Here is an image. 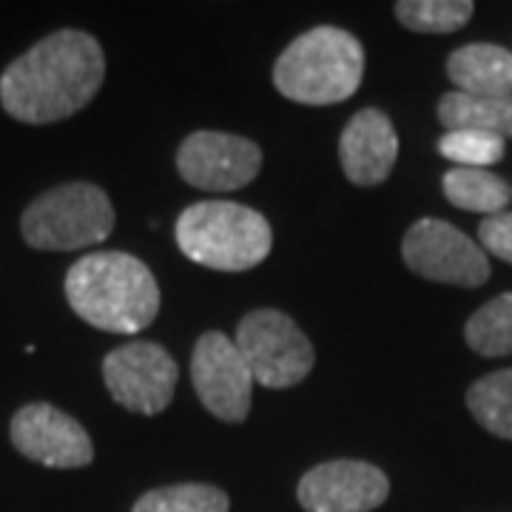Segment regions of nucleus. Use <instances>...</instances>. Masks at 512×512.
<instances>
[{"instance_id":"f257e3e1","label":"nucleus","mask_w":512,"mask_h":512,"mask_svg":"<svg viewBox=\"0 0 512 512\" xmlns=\"http://www.w3.org/2000/svg\"><path fill=\"white\" fill-rule=\"evenodd\" d=\"M103 80V46L89 32L60 29L6 66L0 103L20 123L49 126L86 109Z\"/></svg>"},{"instance_id":"f03ea898","label":"nucleus","mask_w":512,"mask_h":512,"mask_svg":"<svg viewBox=\"0 0 512 512\" xmlns=\"http://www.w3.org/2000/svg\"><path fill=\"white\" fill-rule=\"evenodd\" d=\"M63 288L72 311L106 333H140L160 313L157 279L146 262L123 251H97L77 259Z\"/></svg>"},{"instance_id":"7ed1b4c3","label":"nucleus","mask_w":512,"mask_h":512,"mask_svg":"<svg viewBox=\"0 0 512 512\" xmlns=\"http://www.w3.org/2000/svg\"><path fill=\"white\" fill-rule=\"evenodd\" d=\"M365 77V49L336 26H316L279 55L274 86L302 106H333L359 92Z\"/></svg>"},{"instance_id":"20e7f679","label":"nucleus","mask_w":512,"mask_h":512,"mask_svg":"<svg viewBox=\"0 0 512 512\" xmlns=\"http://www.w3.org/2000/svg\"><path fill=\"white\" fill-rule=\"evenodd\" d=\"M177 245L191 262L214 271H251L274 248L271 222L259 211L228 200L188 205L177 217Z\"/></svg>"},{"instance_id":"39448f33","label":"nucleus","mask_w":512,"mask_h":512,"mask_svg":"<svg viewBox=\"0 0 512 512\" xmlns=\"http://www.w3.org/2000/svg\"><path fill=\"white\" fill-rule=\"evenodd\" d=\"M114 231L109 194L92 183H66L40 194L20 217V234L37 251H80Z\"/></svg>"},{"instance_id":"423d86ee","label":"nucleus","mask_w":512,"mask_h":512,"mask_svg":"<svg viewBox=\"0 0 512 512\" xmlns=\"http://www.w3.org/2000/svg\"><path fill=\"white\" fill-rule=\"evenodd\" d=\"M234 342L254 382L271 390L305 382L316 365V353L308 336L299 330L288 313L274 311V308H259L248 313L239 322Z\"/></svg>"},{"instance_id":"0eeeda50","label":"nucleus","mask_w":512,"mask_h":512,"mask_svg":"<svg viewBox=\"0 0 512 512\" xmlns=\"http://www.w3.org/2000/svg\"><path fill=\"white\" fill-rule=\"evenodd\" d=\"M407 268L421 279L478 288L490 279V262L484 248L450 222L424 217L407 228L402 239Z\"/></svg>"},{"instance_id":"6e6552de","label":"nucleus","mask_w":512,"mask_h":512,"mask_svg":"<svg viewBox=\"0 0 512 512\" xmlns=\"http://www.w3.org/2000/svg\"><path fill=\"white\" fill-rule=\"evenodd\" d=\"M180 370L157 342H128L103 359V382L111 399L140 416H157L174 399Z\"/></svg>"},{"instance_id":"1a4fd4ad","label":"nucleus","mask_w":512,"mask_h":512,"mask_svg":"<svg viewBox=\"0 0 512 512\" xmlns=\"http://www.w3.org/2000/svg\"><path fill=\"white\" fill-rule=\"evenodd\" d=\"M191 382L211 416L228 424L248 419L254 376L237 342L222 330H208L197 339L191 353Z\"/></svg>"},{"instance_id":"9d476101","label":"nucleus","mask_w":512,"mask_h":512,"mask_svg":"<svg viewBox=\"0 0 512 512\" xmlns=\"http://www.w3.org/2000/svg\"><path fill=\"white\" fill-rule=\"evenodd\" d=\"M9 439L20 456L55 470H77L94 461L86 427L55 404L32 402L20 407L9 424Z\"/></svg>"},{"instance_id":"9b49d317","label":"nucleus","mask_w":512,"mask_h":512,"mask_svg":"<svg viewBox=\"0 0 512 512\" xmlns=\"http://www.w3.org/2000/svg\"><path fill=\"white\" fill-rule=\"evenodd\" d=\"M262 151L254 140L225 131H194L177 151V171L202 191H237L254 183Z\"/></svg>"},{"instance_id":"f8f14e48","label":"nucleus","mask_w":512,"mask_h":512,"mask_svg":"<svg viewBox=\"0 0 512 512\" xmlns=\"http://www.w3.org/2000/svg\"><path fill=\"white\" fill-rule=\"evenodd\" d=\"M390 495V481L376 464L336 458L308 470L296 498L308 512H373Z\"/></svg>"},{"instance_id":"ddd939ff","label":"nucleus","mask_w":512,"mask_h":512,"mask_svg":"<svg viewBox=\"0 0 512 512\" xmlns=\"http://www.w3.org/2000/svg\"><path fill=\"white\" fill-rule=\"evenodd\" d=\"M399 157V134L379 109L356 111L339 137V160L353 185L384 183Z\"/></svg>"},{"instance_id":"4468645a","label":"nucleus","mask_w":512,"mask_h":512,"mask_svg":"<svg viewBox=\"0 0 512 512\" xmlns=\"http://www.w3.org/2000/svg\"><path fill=\"white\" fill-rule=\"evenodd\" d=\"M447 74L456 92L476 97H510L512 52L495 43H467L450 55Z\"/></svg>"},{"instance_id":"2eb2a0df","label":"nucleus","mask_w":512,"mask_h":512,"mask_svg":"<svg viewBox=\"0 0 512 512\" xmlns=\"http://www.w3.org/2000/svg\"><path fill=\"white\" fill-rule=\"evenodd\" d=\"M439 120L447 131L473 128L498 137H512V94L510 97H476L450 92L439 100Z\"/></svg>"},{"instance_id":"dca6fc26","label":"nucleus","mask_w":512,"mask_h":512,"mask_svg":"<svg viewBox=\"0 0 512 512\" xmlns=\"http://www.w3.org/2000/svg\"><path fill=\"white\" fill-rule=\"evenodd\" d=\"M441 188H444V197L456 208L487 214V217L501 214L512 197L510 185L484 168H453L444 174Z\"/></svg>"},{"instance_id":"f3484780","label":"nucleus","mask_w":512,"mask_h":512,"mask_svg":"<svg viewBox=\"0 0 512 512\" xmlns=\"http://www.w3.org/2000/svg\"><path fill=\"white\" fill-rule=\"evenodd\" d=\"M467 407L484 430L512 441V367L481 376L467 390Z\"/></svg>"},{"instance_id":"a211bd4d","label":"nucleus","mask_w":512,"mask_h":512,"mask_svg":"<svg viewBox=\"0 0 512 512\" xmlns=\"http://www.w3.org/2000/svg\"><path fill=\"white\" fill-rule=\"evenodd\" d=\"M467 345L478 356H512V293H501L467 319Z\"/></svg>"},{"instance_id":"6ab92c4d","label":"nucleus","mask_w":512,"mask_h":512,"mask_svg":"<svg viewBox=\"0 0 512 512\" xmlns=\"http://www.w3.org/2000/svg\"><path fill=\"white\" fill-rule=\"evenodd\" d=\"M476 6L470 0H402L396 18L404 29L421 35H450L467 26Z\"/></svg>"},{"instance_id":"aec40b11","label":"nucleus","mask_w":512,"mask_h":512,"mask_svg":"<svg viewBox=\"0 0 512 512\" xmlns=\"http://www.w3.org/2000/svg\"><path fill=\"white\" fill-rule=\"evenodd\" d=\"M231 501L214 484H171L137 498L131 512H228Z\"/></svg>"},{"instance_id":"412c9836","label":"nucleus","mask_w":512,"mask_h":512,"mask_svg":"<svg viewBox=\"0 0 512 512\" xmlns=\"http://www.w3.org/2000/svg\"><path fill=\"white\" fill-rule=\"evenodd\" d=\"M439 154L450 163H456V168H490L504 160L507 148H504V137L498 134L458 128V131L441 134Z\"/></svg>"},{"instance_id":"4be33fe9","label":"nucleus","mask_w":512,"mask_h":512,"mask_svg":"<svg viewBox=\"0 0 512 512\" xmlns=\"http://www.w3.org/2000/svg\"><path fill=\"white\" fill-rule=\"evenodd\" d=\"M478 242L484 251H490L498 259L510 262L512 265V214L510 211H501L495 217H487V220L478 225Z\"/></svg>"}]
</instances>
